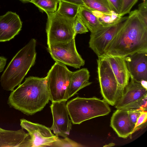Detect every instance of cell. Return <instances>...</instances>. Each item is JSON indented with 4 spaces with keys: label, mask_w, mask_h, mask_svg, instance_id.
I'll list each match as a JSON object with an SVG mask.
<instances>
[{
    "label": "cell",
    "mask_w": 147,
    "mask_h": 147,
    "mask_svg": "<svg viewBox=\"0 0 147 147\" xmlns=\"http://www.w3.org/2000/svg\"><path fill=\"white\" fill-rule=\"evenodd\" d=\"M140 52H147V26L136 9L129 13L104 54L125 58Z\"/></svg>",
    "instance_id": "obj_1"
},
{
    "label": "cell",
    "mask_w": 147,
    "mask_h": 147,
    "mask_svg": "<svg viewBox=\"0 0 147 147\" xmlns=\"http://www.w3.org/2000/svg\"><path fill=\"white\" fill-rule=\"evenodd\" d=\"M50 100L46 77L30 76L11 93L7 104L27 115L40 111Z\"/></svg>",
    "instance_id": "obj_2"
},
{
    "label": "cell",
    "mask_w": 147,
    "mask_h": 147,
    "mask_svg": "<svg viewBox=\"0 0 147 147\" xmlns=\"http://www.w3.org/2000/svg\"><path fill=\"white\" fill-rule=\"evenodd\" d=\"M36 40L32 38L20 50L8 65L1 76L0 82L3 89L12 91L19 86L36 59Z\"/></svg>",
    "instance_id": "obj_3"
},
{
    "label": "cell",
    "mask_w": 147,
    "mask_h": 147,
    "mask_svg": "<svg viewBox=\"0 0 147 147\" xmlns=\"http://www.w3.org/2000/svg\"><path fill=\"white\" fill-rule=\"evenodd\" d=\"M67 108L72 123L80 124L96 117L107 115L111 111L108 103L95 97H77L68 102Z\"/></svg>",
    "instance_id": "obj_4"
},
{
    "label": "cell",
    "mask_w": 147,
    "mask_h": 147,
    "mask_svg": "<svg viewBox=\"0 0 147 147\" xmlns=\"http://www.w3.org/2000/svg\"><path fill=\"white\" fill-rule=\"evenodd\" d=\"M72 72L65 65L55 62L46 77L52 102L69 99L68 90Z\"/></svg>",
    "instance_id": "obj_5"
},
{
    "label": "cell",
    "mask_w": 147,
    "mask_h": 147,
    "mask_svg": "<svg viewBox=\"0 0 147 147\" xmlns=\"http://www.w3.org/2000/svg\"><path fill=\"white\" fill-rule=\"evenodd\" d=\"M46 31L47 45L52 43H65L75 38L74 24L75 18H70L57 11L47 14Z\"/></svg>",
    "instance_id": "obj_6"
},
{
    "label": "cell",
    "mask_w": 147,
    "mask_h": 147,
    "mask_svg": "<svg viewBox=\"0 0 147 147\" xmlns=\"http://www.w3.org/2000/svg\"><path fill=\"white\" fill-rule=\"evenodd\" d=\"M98 80L104 100L115 105L120 96L119 87L110 64L103 56L97 59Z\"/></svg>",
    "instance_id": "obj_7"
},
{
    "label": "cell",
    "mask_w": 147,
    "mask_h": 147,
    "mask_svg": "<svg viewBox=\"0 0 147 147\" xmlns=\"http://www.w3.org/2000/svg\"><path fill=\"white\" fill-rule=\"evenodd\" d=\"M147 89L131 80L119 97L115 107L125 110L140 109L147 110Z\"/></svg>",
    "instance_id": "obj_8"
},
{
    "label": "cell",
    "mask_w": 147,
    "mask_h": 147,
    "mask_svg": "<svg viewBox=\"0 0 147 147\" xmlns=\"http://www.w3.org/2000/svg\"><path fill=\"white\" fill-rule=\"evenodd\" d=\"M47 45V50L56 62L76 69L84 65L85 61L76 49L75 38L67 43Z\"/></svg>",
    "instance_id": "obj_9"
},
{
    "label": "cell",
    "mask_w": 147,
    "mask_h": 147,
    "mask_svg": "<svg viewBox=\"0 0 147 147\" xmlns=\"http://www.w3.org/2000/svg\"><path fill=\"white\" fill-rule=\"evenodd\" d=\"M20 125L28 131L30 136L31 147H51L59 138L52 133L50 128L44 125L24 119H20Z\"/></svg>",
    "instance_id": "obj_10"
},
{
    "label": "cell",
    "mask_w": 147,
    "mask_h": 147,
    "mask_svg": "<svg viewBox=\"0 0 147 147\" xmlns=\"http://www.w3.org/2000/svg\"><path fill=\"white\" fill-rule=\"evenodd\" d=\"M127 17L115 25L108 26H102L91 33L89 47L98 57L104 55L106 48Z\"/></svg>",
    "instance_id": "obj_11"
},
{
    "label": "cell",
    "mask_w": 147,
    "mask_h": 147,
    "mask_svg": "<svg viewBox=\"0 0 147 147\" xmlns=\"http://www.w3.org/2000/svg\"><path fill=\"white\" fill-rule=\"evenodd\" d=\"M65 100L52 102L50 107L53 117V123L50 129L55 135L64 138L70 133L72 121L69 119Z\"/></svg>",
    "instance_id": "obj_12"
},
{
    "label": "cell",
    "mask_w": 147,
    "mask_h": 147,
    "mask_svg": "<svg viewBox=\"0 0 147 147\" xmlns=\"http://www.w3.org/2000/svg\"><path fill=\"white\" fill-rule=\"evenodd\" d=\"M124 58L131 80L140 84L147 81V52L137 53Z\"/></svg>",
    "instance_id": "obj_13"
},
{
    "label": "cell",
    "mask_w": 147,
    "mask_h": 147,
    "mask_svg": "<svg viewBox=\"0 0 147 147\" xmlns=\"http://www.w3.org/2000/svg\"><path fill=\"white\" fill-rule=\"evenodd\" d=\"M22 22L16 13L8 11L0 16V42L9 41L19 34Z\"/></svg>",
    "instance_id": "obj_14"
},
{
    "label": "cell",
    "mask_w": 147,
    "mask_h": 147,
    "mask_svg": "<svg viewBox=\"0 0 147 147\" xmlns=\"http://www.w3.org/2000/svg\"><path fill=\"white\" fill-rule=\"evenodd\" d=\"M110 125L119 137L126 138L134 132L135 125L130 120L127 111L117 109L111 117Z\"/></svg>",
    "instance_id": "obj_15"
},
{
    "label": "cell",
    "mask_w": 147,
    "mask_h": 147,
    "mask_svg": "<svg viewBox=\"0 0 147 147\" xmlns=\"http://www.w3.org/2000/svg\"><path fill=\"white\" fill-rule=\"evenodd\" d=\"M102 56L110 64L119 87L120 96L128 84L130 78L125 60L124 58L118 56L106 54Z\"/></svg>",
    "instance_id": "obj_16"
},
{
    "label": "cell",
    "mask_w": 147,
    "mask_h": 147,
    "mask_svg": "<svg viewBox=\"0 0 147 147\" xmlns=\"http://www.w3.org/2000/svg\"><path fill=\"white\" fill-rule=\"evenodd\" d=\"M30 139L23 128L13 131L0 128V147H31Z\"/></svg>",
    "instance_id": "obj_17"
},
{
    "label": "cell",
    "mask_w": 147,
    "mask_h": 147,
    "mask_svg": "<svg viewBox=\"0 0 147 147\" xmlns=\"http://www.w3.org/2000/svg\"><path fill=\"white\" fill-rule=\"evenodd\" d=\"M90 76V72L86 68L72 72L68 90L69 98L80 90L91 84L89 81Z\"/></svg>",
    "instance_id": "obj_18"
},
{
    "label": "cell",
    "mask_w": 147,
    "mask_h": 147,
    "mask_svg": "<svg viewBox=\"0 0 147 147\" xmlns=\"http://www.w3.org/2000/svg\"><path fill=\"white\" fill-rule=\"evenodd\" d=\"M78 15L91 33L102 26L91 10L84 6L80 7Z\"/></svg>",
    "instance_id": "obj_19"
},
{
    "label": "cell",
    "mask_w": 147,
    "mask_h": 147,
    "mask_svg": "<svg viewBox=\"0 0 147 147\" xmlns=\"http://www.w3.org/2000/svg\"><path fill=\"white\" fill-rule=\"evenodd\" d=\"M80 6L73 3L60 1L57 11L62 16L74 19L77 16Z\"/></svg>",
    "instance_id": "obj_20"
},
{
    "label": "cell",
    "mask_w": 147,
    "mask_h": 147,
    "mask_svg": "<svg viewBox=\"0 0 147 147\" xmlns=\"http://www.w3.org/2000/svg\"><path fill=\"white\" fill-rule=\"evenodd\" d=\"M84 6L91 10L109 14L112 11L108 0H82Z\"/></svg>",
    "instance_id": "obj_21"
},
{
    "label": "cell",
    "mask_w": 147,
    "mask_h": 147,
    "mask_svg": "<svg viewBox=\"0 0 147 147\" xmlns=\"http://www.w3.org/2000/svg\"><path fill=\"white\" fill-rule=\"evenodd\" d=\"M60 0H32L30 2L34 4L42 12L47 14L57 11Z\"/></svg>",
    "instance_id": "obj_22"
},
{
    "label": "cell",
    "mask_w": 147,
    "mask_h": 147,
    "mask_svg": "<svg viewBox=\"0 0 147 147\" xmlns=\"http://www.w3.org/2000/svg\"><path fill=\"white\" fill-rule=\"evenodd\" d=\"M127 16L121 17L118 14L113 11L109 14L103 13L99 18H97L100 24L103 26H110L115 25Z\"/></svg>",
    "instance_id": "obj_23"
},
{
    "label": "cell",
    "mask_w": 147,
    "mask_h": 147,
    "mask_svg": "<svg viewBox=\"0 0 147 147\" xmlns=\"http://www.w3.org/2000/svg\"><path fill=\"white\" fill-rule=\"evenodd\" d=\"M84 146L68 138L67 137L63 139L59 138L56 141L54 142L51 147H82Z\"/></svg>",
    "instance_id": "obj_24"
},
{
    "label": "cell",
    "mask_w": 147,
    "mask_h": 147,
    "mask_svg": "<svg viewBox=\"0 0 147 147\" xmlns=\"http://www.w3.org/2000/svg\"><path fill=\"white\" fill-rule=\"evenodd\" d=\"M74 28L76 36L77 34H85L88 32V29L84 24L78 15L74 19Z\"/></svg>",
    "instance_id": "obj_25"
},
{
    "label": "cell",
    "mask_w": 147,
    "mask_h": 147,
    "mask_svg": "<svg viewBox=\"0 0 147 147\" xmlns=\"http://www.w3.org/2000/svg\"><path fill=\"white\" fill-rule=\"evenodd\" d=\"M138 0H122L121 9L120 14L121 17L129 13L132 7L137 3Z\"/></svg>",
    "instance_id": "obj_26"
},
{
    "label": "cell",
    "mask_w": 147,
    "mask_h": 147,
    "mask_svg": "<svg viewBox=\"0 0 147 147\" xmlns=\"http://www.w3.org/2000/svg\"><path fill=\"white\" fill-rule=\"evenodd\" d=\"M138 6V13L145 25L147 26V0H142Z\"/></svg>",
    "instance_id": "obj_27"
},
{
    "label": "cell",
    "mask_w": 147,
    "mask_h": 147,
    "mask_svg": "<svg viewBox=\"0 0 147 147\" xmlns=\"http://www.w3.org/2000/svg\"><path fill=\"white\" fill-rule=\"evenodd\" d=\"M147 112L146 110H143L138 118L134 128V132L141 128L146 123Z\"/></svg>",
    "instance_id": "obj_28"
},
{
    "label": "cell",
    "mask_w": 147,
    "mask_h": 147,
    "mask_svg": "<svg viewBox=\"0 0 147 147\" xmlns=\"http://www.w3.org/2000/svg\"><path fill=\"white\" fill-rule=\"evenodd\" d=\"M144 110L142 109H139L127 110L129 118L133 123L135 125V124L141 112Z\"/></svg>",
    "instance_id": "obj_29"
},
{
    "label": "cell",
    "mask_w": 147,
    "mask_h": 147,
    "mask_svg": "<svg viewBox=\"0 0 147 147\" xmlns=\"http://www.w3.org/2000/svg\"><path fill=\"white\" fill-rule=\"evenodd\" d=\"M112 10L120 14L121 9L122 0H108Z\"/></svg>",
    "instance_id": "obj_30"
},
{
    "label": "cell",
    "mask_w": 147,
    "mask_h": 147,
    "mask_svg": "<svg viewBox=\"0 0 147 147\" xmlns=\"http://www.w3.org/2000/svg\"><path fill=\"white\" fill-rule=\"evenodd\" d=\"M7 59L3 56H0V73L3 71L6 64Z\"/></svg>",
    "instance_id": "obj_31"
},
{
    "label": "cell",
    "mask_w": 147,
    "mask_h": 147,
    "mask_svg": "<svg viewBox=\"0 0 147 147\" xmlns=\"http://www.w3.org/2000/svg\"><path fill=\"white\" fill-rule=\"evenodd\" d=\"M73 3L80 6H84L83 2L82 0H60Z\"/></svg>",
    "instance_id": "obj_32"
},
{
    "label": "cell",
    "mask_w": 147,
    "mask_h": 147,
    "mask_svg": "<svg viewBox=\"0 0 147 147\" xmlns=\"http://www.w3.org/2000/svg\"><path fill=\"white\" fill-rule=\"evenodd\" d=\"M115 144L113 143H110L108 144L105 145L104 146V147H111L114 146L115 145Z\"/></svg>",
    "instance_id": "obj_33"
},
{
    "label": "cell",
    "mask_w": 147,
    "mask_h": 147,
    "mask_svg": "<svg viewBox=\"0 0 147 147\" xmlns=\"http://www.w3.org/2000/svg\"><path fill=\"white\" fill-rule=\"evenodd\" d=\"M24 3L30 2L32 0H19Z\"/></svg>",
    "instance_id": "obj_34"
},
{
    "label": "cell",
    "mask_w": 147,
    "mask_h": 147,
    "mask_svg": "<svg viewBox=\"0 0 147 147\" xmlns=\"http://www.w3.org/2000/svg\"><path fill=\"white\" fill-rule=\"evenodd\" d=\"M0 128H1V127H0Z\"/></svg>",
    "instance_id": "obj_35"
}]
</instances>
